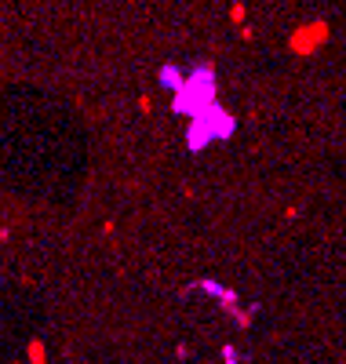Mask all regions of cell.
<instances>
[{
  "label": "cell",
  "mask_w": 346,
  "mask_h": 364,
  "mask_svg": "<svg viewBox=\"0 0 346 364\" xmlns=\"http://www.w3.org/2000/svg\"><path fill=\"white\" fill-rule=\"evenodd\" d=\"M328 41H332V26L325 18H313V22L295 26L288 33V51L299 55V58H310V55H318Z\"/></svg>",
  "instance_id": "6da1fadb"
},
{
  "label": "cell",
  "mask_w": 346,
  "mask_h": 364,
  "mask_svg": "<svg viewBox=\"0 0 346 364\" xmlns=\"http://www.w3.org/2000/svg\"><path fill=\"white\" fill-rule=\"evenodd\" d=\"M29 357H33V364H44V346L41 343H29Z\"/></svg>",
  "instance_id": "7a4b0ae2"
},
{
  "label": "cell",
  "mask_w": 346,
  "mask_h": 364,
  "mask_svg": "<svg viewBox=\"0 0 346 364\" xmlns=\"http://www.w3.org/2000/svg\"><path fill=\"white\" fill-rule=\"evenodd\" d=\"M230 18H234V22H244V4H234V8H230Z\"/></svg>",
  "instance_id": "3957f363"
}]
</instances>
